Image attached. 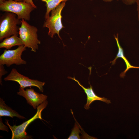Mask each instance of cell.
<instances>
[{"label":"cell","mask_w":139,"mask_h":139,"mask_svg":"<svg viewBox=\"0 0 139 139\" xmlns=\"http://www.w3.org/2000/svg\"><path fill=\"white\" fill-rule=\"evenodd\" d=\"M41 1L46 3V11L45 16L46 19L49 16L50 12L55 8L62 2L70 0H37Z\"/></svg>","instance_id":"obj_13"},{"label":"cell","mask_w":139,"mask_h":139,"mask_svg":"<svg viewBox=\"0 0 139 139\" xmlns=\"http://www.w3.org/2000/svg\"><path fill=\"white\" fill-rule=\"evenodd\" d=\"M18 36L14 35L4 39L0 43V48L9 49L13 46L23 45L21 40Z\"/></svg>","instance_id":"obj_12"},{"label":"cell","mask_w":139,"mask_h":139,"mask_svg":"<svg viewBox=\"0 0 139 139\" xmlns=\"http://www.w3.org/2000/svg\"><path fill=\"white\" fill-rule=\"evenodd\" d=\"M17 94L25 98L27 103L36 109L37 107L46 100L47 96L35 91L33 89L30 88L25 90L19 87Z\"/></svg>","instance_id":"obj_8"},{"label":"cell","mask_w":139,"mask_h":139,"mask_svg":"<svg viewBox=\"0 0 139 139\" xmlns=\"http://www.w3.org/2000/svg\"><path fill=\"white\" fill-rule=\"evenodd\" d=\"M21 25L19 28V37L26 47L31 48V51L36 52L41 44L40 41L38 39L37 28L29 24L24 19L21 20Z\"/></svg>","instance_id":"obj_2"},{"label":"cell","mask_w":139,"mask_h":139,"mask_svg":"<svg viewBox=\"0 0 139 139\" xmlns=\"http://www.w3.org/2000/svg\"><path fill=\"white\" fill-rule=\"evenodd\" d=\"M118 34L117 33L116 35H114V37L116 40L117 46L118 48V53L116 57L114 60L110 62L112 63V65H114L116 62V59L118 58H122L125 62L126 68L125 70L123 72H122L120 75L121 77H123L125 75V74L129 69L131 68H135L139 69V66H133L131 65L125 56L124 50L123 48L120 46L118 39Z\"/></svg>","instance_id":"obj_10"},{"label":"cell","mask_w":139,"mask_h":139,"mask_svg":"<svg viewBox=\"0 0 139 139\" xmlns=\"http://www.w3.org/2000/svg\"><path fill=\"white\" fill-rule=\"evenodd\" d=\"M90 0L91 1H92L94 0Z\"/></svg>","instance_id":"obj_22"},{"label":"cell","mask_w":139,"mask_h":139,"mask_svg":"<svg viewBox=\"0 0 139 139\" xmlns=\"http://www.w3.org/2000/svg\"><path fill=\"white\" fill-rule=\"evenodd\" d=\"M0 130L5 131L8 132V128L3 123L1 117H0Z\"/></svg>","instance_id":"obj_16"},{"label":"cell","mask_w":139,"mask_h":139,"mask_svg":"<svg viewBox=\"0 0 139 139\" xmlns=\"http://www.w3.org/2000/svg\"><path fill=\"white\" fill-rule=\"evenodd\" d=\"M103 1L106 2H111L113 0H102ZM118 1L119 0H117Z\"/></svg>","instance_id":"obj_20"},{"label":"cell","mask_w":139,"mask_h":139,"mask_svg":"<svg viewBox=\"0 0 139 139\" xmlns=\"http://www.w3.org/2000/svg\"><path fill=\"white\" fill-rule=\"evenodd\" d=\"M23 45L19 46L15 49H5L0 56V64L9 67L14 64L18 65L26 64L27 62L21 58L23 52L26 50Z\"/></svg>","instance_id":"obj_6"},{"label":"cell","mask_w":139,"mask_h":139,"mask_svg":"<svg viewBox=\"0 0 139 139\" xmlns=\"http://www.w3.org/2000/svg\"><path fill=\"white\" fill-rule=\"evenodd\" d=\"M137 11V18L138 20L139 21V0H136Z\"/></svg>","instance_id":"obj_19"},{"label":"cell","mask_w":139,"mask_h":139,"mask_svg":"<svg viewBox=\"0 0 139 139\" xmlns=\"http://www.w3.org/2000/svg\"><path fill=\"white\" fill-rule=\"evenodd\" d=\"M7 116L12 118L15 117L20 119L26 118L19 114L16 111L12 109L5 103V101L0 98V117Z\"/></svg>","instance_id":"obj_11"},{"label":"cell","mask_w":139,"mask_h":139,"mask_svg":"<svg viewBox=\"0 0 139 139\" xmlns=\"http://www.w3.org/2000/svg\"><path fill=\"white\" fill-rule=\"evenodd\" d=\"M4 80L5 81H12L18 83L19 87L22 89L28 87L35 86L38 88L40 91L43 92V86L45 82L37 80L31 79L19 73L14 68H12L10 74Z\"/></svg>","instance_id":"obj_7"},{"label":"cell","mask_w":139,"mask_h":139,"mask_svg":"<svg viewBox=\"0 0 139 139\" xmlns=\"http://www.w3.org/2000/svg\"><path fill=\"white\" fill-rule=\"evenodd\" d=\"M81 133L80 130V126L76 123H75L71 133L68 139H80L79 134Z\"/></svg>","instance_id":"obj_14"},{"label":"cell","mask_w":139,"mask_h":139,"mask_svg":"<svg viewBox=\"0 0 139 139\" xmlns=\"http://www.w3.org/2000/svg\"><path fill=\"white\" fill-rule=\"evenodd\" d=\"M20 24L21 20L18 18L16 14L6 12L0 18V41L13 35H18L19 28L18 25Z\"/></svg>","instance_id":"obj_3"},{"label":"cell","mask_w":139,"mask_h":139,"mask_svg":"<svg viewBox=\"0 0 139 139\" xmlns=\"http://www.w3.org/2000/svg\"><path fill=\"white\" fill-rule=\"evenodd\" d=\"M121 1L126 5H129L136 3V0H121Z\"/></svg>","instance_id":"obj_17"},{"label":"cell","mask_w":139,"mask_h":139,"mask_svg":"<svg viewBox=\"0 0 139 139\" xmlns=\"http://www.w3.org/2000/svg\"><path fill=\"white\" fill-rule=\"evenodd\" d=\"M48 104L47 101L46 100L37 107V111L35 114L31 118L23 122L20 125H15L11 126L8 121L6 120V123L12 132V139H32V137L27 135L26 130L28 125L37 119H43L41 117V112L47 107Z\"/></svg>","instance_id":"obj_5"},{"label":"cell","mask_w":139,"mask_h":139,"mask_svg":"<svg viewBox=\"0 0 139 139\" xmlns=\"http://www.w3.org/2000/svg\"><path fill=\"white\" fill-rule=\"evenodd\" d=\"M68 78L74 80L84 90L87 95V101L86 104L84 106V108L88 110L90 108V105L93 101L96 100H99L105 102L107 104L111 103L110 101L104 97H101L97 95L95 93L93 89L92 86L90 84V86L87 88L84 87L76 79L74 76L73 77H70Z\"/></svg>","instance_id":"obj_9"},{"label":"cell","mask_w":139,"mask_h":139,"mask_svg":"<svg viewBox=\"0 0 139 139\" xmlns=\"http://www.w3.org/2000/svg\"><path fill=\"white\" fill-rule=\"evenodd\" d=\"M14 1L18 2H22L23 0H14Z\"/></svg>","instance_id":"obj_21"},{"label":"cell","mask_w":139,"mask_h":139,"mask_svg":"<svg viewBox=\"0 0 139 139\" xmlns=\"http://www.w3.org/2000/svg\"><path fill=\"white\" fill-rule=\"evenodd\" d=\"M66 2H62L52 10L51 11V16L45 19L43 27L48 29V34L52 38H53L54 35L56 34L59 38L62 39L59 32L64 27L62 23L61 12L65 5Z\"/></svg>","instance_id":"obj_4"},{"label":"cell","mask_w":139,"mask_h":139,"mask_svg":"<svg viewBox=\"0 0 139 139\" xmlns=\"http://www.w3.org/2000/svg\"><path fill=\"white\" fill-rule=\"evenodd\" d=\"M23 2L31 4L35 8H37V7L35 5L32 0H23Z\"/></svg>","instance_id":"obj_18"},{"label":"cell","mask_w":139,"mask_h":139,"mask_svg":"<svg viewBox=\"0 0 139 139\" xmlns=\"http://www.w3.org/2000/svg\"><path fill=\"white\" fill-rule=\"evenodd\" d=\"M7 73L4 68V65L0 64V84L2 85V76Z\"/></svg>","instance_id":"obj_15"},{"label":"cell","mask_w":139,"mask_h":139,"mask_svg":"<svg viewBox=\"0 0 139 139\" xmlns=\"http://www.w3.org/2000/svg\"><path fill=\"white\" fill-rule=\"evenodd\" d=\"M35 8L31 5L22 2L14 0H0V10L3 12H9L17 15L20 20L25 21L30 20V14Z\"/></svg>","instance_id":"obj_1"}]
</instances>
